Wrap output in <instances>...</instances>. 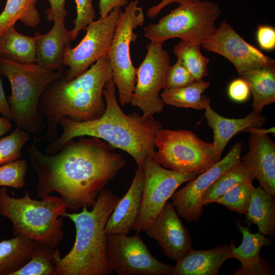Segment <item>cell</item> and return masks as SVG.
I'll list each match as a JSON object with an SVG mask.
<instances>
[{
	"mask_svg": "<svg viewBox=\"0 0 275 275\" xmlns=\"http://www.w3.org/2000/svg\"><path fill=\"white\" fill-rule=\"evenodd\" d=\"M236 223L242 234V240L238 247H236L233 240L230 244L233 258L239 261L241 265L233 273L234 275H268L274 274L272 268L265 259L260 256L261 248L272 244L265 235L258 232L252 233L249 227L243 226L239 221Z\"/></svg>",
	"mask_w": 275,
	"mask_h": 275,
	"instance_id": "18",
	"label": "cell"
},
{
	"mask_svg": "<svg viewBox=\"0 0 275 275\" xmlns=\"http://www.w3.org/2000/svg\"><path fill=\"white\" fill-rule=\"evenodd\" d=\"M204 116L208 125L213 132V142L216 160L221 159L222 153L231 139L239 132H245L250 128H261L265 124L266 119L261 114L251 112L246 117L239 119H230L223 117L211 107L210 100L207 97L204 106Z\"/></svg>",
	"mask_w": 275,
	"mask_h": 275,
	"instance_id": "21",
	"label": "cell"
},
{
	"mask_svg": "<svg viewBox=\"0 0 275 275\" xmlns=\"http://www.w3.org/2000/svg\"><path fill=\"white\" fill-rule=\"evenodd\" d=\"M255 178L249 169L240 160L221 174L208 188L202 198L204 206L214 203L229 189L244 181H253Z\"/></svg>",
	"mask_w": 275,
	"mask_h": 275,
	"instance_id": "29",
	"label": "cell"
},
{
	"mask_svg": "<svg viewBox=\"0 0 275 275\" xmlns=\"http://www.w3.org/2000/svg\"><path fill=\"white\" fill-rule=\"evenodd\" d=\"M28 170V162L25 159H17L1 165L0 186L22 188Z\"/></svg>",
	"mask_w": 275,
	"mask_h": 275,
	"instance_id": "34",
	"label": "cell"
},
{
	"mask_svg": "<svg viewBox=\"0 0 275 275\" xmlns=\"http://www.w3.org/2000/svg\"><path fill=\"white\" fill-rule=\"evenodd\" d=\"M0 58L20 63H36L34 37L20 33L12 26L0 35Z\"/></svg>",
	"mask_w": 275,
	"mask_h": 275,
	"instance_id": "26",
	"label": "cell"
},
{
	"mask_svg": "<svg viewBox=\"0 0 275 275\" xmlns=\"http://www.w3.org/2000/svg\"><path fill=\"white\" fill-rule=\"evenodd\" d=\"M139 4L138 0L131 1L122 11L107 54L123 106L130 102L136 82V69L131 60L130 48L137 38L134 30L145 21L144 11Z\"/></svg>",
	"mask_w": 275,
	"mask_h": 275,
	"instance_id": "9",
	"label": "cell"
},
{
	"mask_svg": "<svg viewBox=\"0 0 275 275\" xmlns=\"http://www.w3.org/2000/svg\"><path fill=\"white\" fill-rule=\"evenodd\" d=\"M80 136L67 142L56 154L49 155L37 147L41 139L34 135L26 150L38 181L39 198L56 191L67 209L93 206L104 187L126 164L121 155L105 141Z\"/></svg>",
	"mask_w": 275,
	"mask_h": 275,
	"instance_id": "1",
	"label": "cell"
},
{
	"mask_svg": "<svg viewBox=\"0 0 275 275\" xmlns=\"http://www.w3.org/2000/svg\"><path fill=\"white\" fill-rule=\"evenodd\" d=\"M115 87L113 78L104 86L102 93L106 107L100 117L88 121L62 118L59 122L62 134L47 145L46 154H55L70 140L88 136L102 139L114 149L126 152L138 167L143 166L147 156L155 158V134L162 128V124L152 115L140 116L135 112L126 115L117 102Z\"/></svg>",
	"mask_w": 275,
	"mask_h": 275,
	"instance_id": "2",
	"label": "cell"
},
{
	"mask_svg": "<svg viewBox=\"0 0 275 275\" xmlns=\"http://www.w3.org/2000/svg\"><path fill=\"white\" fill-rule=\"evenodd\" d=\"M143 167L144 185L141 206L133 228L138 233L145 231L181 185L197 176L164 168L150 156L146 157Z\"/></svg>",
	"mask_w": 275,
	"mask_h": 275,
	"instance_id": "10",
	"label": "cell"
},
{
	"mask_svg": "<svg viewBox=\"0 0 275 275\" xmlns=\"http://www.w3.org/2000/svg\"><path fill=\"white\" fill-rule=\"evenodd\" d=\"M256 38L260 48L265 50H272L275 48V30L269 25L258 26Z\"/></svg>",
	"mask_w": 275,
	"mask_h": 275,
	"instance_id": "38",
	"label": "cell"
},
{
	"mask_svg": "<svg viewBox=\"0 0 275 275\" xmlns=\"http://www.w3.org/2000/svg\"><path fill=\"white\" fill-rule=\"evenodd\" d=\"M38 0H7L0 14V35L20 20L26 25L35 27L40 21L36 5Z\"/></svg>",
	"mask_w": 275,
	"mask_h": 275,
	"instance_id": "28",
	"label": "cell"
},
{
	"mask_svg": "<svg viewBox=\"0 0 275 275\" xmlns=\"http://www.w3.org/2000/svg\"><path fill=\"white\" fill-rule=\"evenodd\" d=\"M233 258L227 243L206 250L191 249L176 261L172 275H217L222 265Z\"/></svg>",
	"mask_w": 275,
	"mask_h": 275,
	"instance_id": "22",
	"label": "cell"
},
{
	"mask_svg": "<svg viewBox=\"0 0 275 275\" xmlns=\"http://www.w3.org/2000/svg\"><path fill=\"white\" fill-rule=\"evenodd\" d=\"M201 47L227 59L234 65L239 75L275 66L273 59L246 42L225 20L222 21L211 37L202 42Z\"/></svg>",
	"mask_w": 275,
	"mask_h": 275,
	"instance_id": "14",
	"label": "cell"
},
{
	"mask_svg": "<svg viewBox=\"0 0 275 275\" xmlns=\"http://www.w3.org/2000/svg\"><path fill=\"white\" fill-rule=\"evenodd\" d=\"M228 93L232 100L242 102L248 99L251 91L246 81L240 77L231 82L228 87Z\"/></svg>",
	"mask_w": 275,
	"mask_h": 275,
	"instance_id": "37",
	"label": "cell"
},
{
	"mask_svg": "<svg viewBox=\"0 0 275 275\" xmlns=\"http://www.w3.org/2000/svg\"><path fill=\"white\" fill-rule=\"evenodd\" d=\"M12 126L10 120L4 117H0V136L10 131Z\"/></svg>",
	"mask_w": 275,
	"mask_h": 275,
	"instance_id": "43",
	"label": "cell"
},
{
	"mask_svg": "<svg viewBox=\"0 0 275 275\" xmlns=\"http://www.w3.org/2000/svg\"><path fill=\"white\" fill-rule=\"evenodd\" d=\"M1 75V72H0ZM0 113L5 118L11 120L12 115L10 107L6 99L0 76Z\"/></svg>",
	"mask_w": 275,
	"mask_h": 275,
	"instance_id": "42",
	"label": "cell"
},
{
	"mask_svg": "<svg viewBox=\"0 0 275 275\" xmlns=\"http://www.w3.org/2000/svg\"><path fill=\"white\" fill-rule=\"evenodd\" d=\"M127 235H107V257L112 271L118 275H172L174 266L155 258L139 233Z\"/></svg>",
	"mask_w": 275,
	"mask_h": 275,
	"instance_id": "11",
	"label": "cell"
},
{
	"mask_svg": "<svg viewBox=\"0 0 275 275\" xmlns=\"http://www.w3.org/2000/svg\"><path fill=\"white\" fill-rule=\"evenodd\" d=\"M63 74L45 88L38 102V111L47 122L42 139L49 143L58 138L57 127L62 118L88 121L103 114L106 105L103 90L113 78L107 55L71 80H65Z\"/></svg>",
	"mask_w": 275,
	"mask_h": 275,
	"instance_id": "3",
	"label": "cell"
},
{
	"mask_svg": "<svg viewBox=\"0 0 275 275\" xmlns=\"http://www.w3.org/2000/svg\"><path fill=\"white\" fill-rule=\"evenodd\" d=\"M76 4V16L73 20L74 28L70 31L72 40H75L79 32L85 30L96 18L93 0H74Z\"/></svg>",
	"mask_w": 275,
	"mask_h": 275,
	"instance_id": "35",
	"label": "cell"
},
{
	"mask_svg": "<svg viewBox=\"0 0 275 275\" xmlns=\"http://www.w3.org/2000/svg\"><path fill=\"white\" fill-rule=\"evenodd\" d=\"M260 186L254 187L245 222L258 226V232L275 236V198Z\"/></svg>",
	"mask_w": 275,
	"mask_h": 275,
	"instance_id": "24",
	"label": "cell"
},
{
	"mask_svg": "<svg viewBox=\"0 0 275 275\" xmlns=\"http://www.w3.org/2000/svg\"><path fill=\"white\" fill-rule=\"evenodd\" d=\"M129 0H99V10L100 17H105L115 8L126 6Z\"/></svg>",
	"mask_w": 275,
	"mask_h": 275,
	"instance_id": "40",
	"label": "cell"
},
{
	"mask_svg": "<svg viewBox=\"0 0 275 275\" xmlns=\"http://www.w3.org/2000/svg\"><path fill=\"white\" fill-rule=\"evenodd\" d=\"M155 159L164 168L200 174L218 161L213 143H208L186 129H161L154 140Z\"/></svg>",
	"mask_w": 275,
	"mask_h": 275,
	"instance_id": "8",
	"label": "cell"
},
{
	"mask_svg": "<svg viewBox=\"0 0 275 275\" xmlns=\"http://www.w3.org/2000/svg\"><path fill=\"white\" fill-rule=\"evenodd\" d=\"M144 232L158 243L167 257L176 261L193 249L191 237L169 202H167Z\"/></svg>",
	"mask_w": 275,
	"mask_h": 275,
	"instance_id": "16",
	"label": "cell"
},
{
	"mask_svg": "<svg viewBox=\"0 0 275 275\" xmlns=\"http://www.w3.org/2000/svg\"><path fill=\"white\" fill-rule=\"evenodd\" d=\"M39 244L21 234L0 241V275H12L20 269L30 260Z\"/></svg>",
	"mask_w": 275,
	"mask_h": 275,
	"instance_id": "23",
	"label": "cell"
},
{
	"mask_svg": "<svg viewBox=\"0 0 275 275\" xmlns=\"http://www.w3.org/2000/svg\"><path fill=\"white\" fill-rule=\"evenodd\" d=\"M240 160L260 186L275 196V143L268 134L250 132L248 151Z\"/></svg>",
	"mask_w": 275,
	"mask_h": 275,
	"instance_id": "17",
	"label": "cell"
},
{
	"mask_svg": "<svg viewBox=\"0 0 275 275\" xmlns=\"http://www.w3.org/2000/svg\"><path fill=\"white\" fill-rule=\"evenodd\" d=\"M119 198L111 190L103 188L92 209L82 208L79 213L65 212L75 227L74 245L63 258L58 249L54 255L56 275H109L112 272L107 257L105 226Z\"/></svg>",
	"mask_w": 275,
	"mask_h": 275,
	"instance_id": "4",
	"label": "cell"
},
{
	"mask_svg": "<svg viewBox=\"0 0 275 275\" xmlns=\"http://www.w3.org/2000/svg\"><path fill=\"white\" fill-rule=\"evenodd\" d=\"M198 0H161L158 4L148 9L147 16L150 18H154L166 7L172 3L178 4L186 2H192Z\"/></svg>",
	"mask_w": 275,
	"mask_h": 275,
	"instance_id": "41",
	"label": "cell"
},
{
	"mask_svg": "<svg viewBox=\"0 0 275 275\" xmlns=\"http://www.w3.org/2000/svg\"><path fill=\"white\" fill-rule=\"evenodd\" d=\"M240 76L246 81L253 94V112L261 114L265 106L275 101V66L248 72Z\"/></svg>",
	"mask_w": 275,
	"mask_h": 275,
	"instance_id": "25",
	"label": "cell"
},
{
	"mask_svg": "<svg viewBox=\"0 0 275 275\" xmlns=\"http://www.w3.org/2000/svg\"><path fill=\"white\" fill-rule=\"evenodd\" d=\"M57 249L39 244L30 260L12 275H56L54 255Z\"/></svg>",
	"mask_w": 275,
	"mask_h": 275,
	"instance_id": "31",
	"label": "cell"
},
{
	"mask_svg": "<svg viewBox=\"0 0 275 275\" xmlns=\"http://www.w3.org/2000/svg\"><path fill=\"white\" fill-rule=\"evenodd\" d=\"M163 44L150 42L146 46V55L136 69V82L130 103L140 108L144 115L159 113L164 106L159 93L164 89L170 62Z\"/></svg>",
	"mask_w": 275,
	"mask_h": 275,
	"instance_id": "12",
	"label": "cell"
},
{
	"mask_svg": "<svg viewBox=\"0 0 275 275\" xmlns=\"http://www.w3.org/2000/svg\"><path fill=\"white\" fill-rule=\"evenodd\" d=\"M201 45L180 41L175 45L173 51L179 58L196 80H200L208 74L209 60L201 51Z\"/></svg>",
	"mask_w": 275,
	"mask_h": 275,
	"instance_id": "30",
	"label": "cell"
},
{
	"mask_svg": "<svg viewBox=\"0 0 275 275\" xmlns=\"http://www.w3.org/2000/svg\"><path fill=\"white\" fill-rule=\"evenodd\" d=\"M144 185L143 167H139L129 189L107 219L104 229L106 235L127 234L133 230L141 209Z\"/></svg>",
	"mask_w": 275,
	"mask_h": 275,
	"instance_id": "19",
	"label": "cell"
},
{
	"mask_svg": "<svg viewBox=\"0 0 275 275\" xmlns=\"http://www.w3.org/2000/svg\"><path fill=\"white\" fill-rule=\"evenodd\" d=\"M1 74L8 79L11 94L8 98L13 120L30 134L42 133L46 127L38 102L45 88L61 77L64 71H53L36 63H20L0 58Z\"/></svg>",
	"mask_w": 275,
	"mask_h": 275,
	"instance_id": "6",
	"label": "cell"
},
{
	"mask_svg": "<svg viewBox=\"0 0 275 275\" xmlns=\"http://www.w3.org/2000/svg\"><path fill=\"white\" fill-rule=\"evenodd\" d=\"M221 14L219 5L210 0L180 4L158 23L144 27V36L150 42L163 43L167 40L177 38L201 46L217 30L215 23Z\"/></svg>",
	"mask_w": 275,
	"mask_h": 275,
	"instance_id": "7",
	"label": "cell"
},
{
	"mask_svg": "<svg viewBox=\"0 0 275 275\" xmlns=\"http://www.w3.org/2000/svg\"><path fill=\"white\" fill-rule=\"evenodd\" d=\"M50 7L46 10V18L49 21L65 20L68 12L65 9V0H48Z\"/></svg>",
	"mask_w": 275,
	"mask_h": 275,
	"instance_id": "39",
	"label": "cell"
},
{
	"mask_svg": "<svg viewBox=\"0 0 275 275\" xmlns=\"http://www.w3.org/2000/svg\"><path fill=\"white\" fill-rule=\"evenodd\" d=\"M253 182L244 181L236 184L217 199L214 203L221 204L238 213L246 215L255 187Z\"/></svg>",
	"mask_w": 275,
	"mask_h": 275,
	"instance_id": "32",
	"label": "cell"
},
{
	"mask_svg": "<svg viewBox=\"0 0 275 275\" xmlns=\"http://www.w3.org/2000/svg\"><path fill=\"white\" fill-rule=\"evenodd\" d=\"M167 71L164 89H173L187 86L197 81L179 58Z\"/></svg>",
	"mask_w": 275,
	"mask_h": 275,
	"instance_id": "36",
	"label": "cell"
},
{
	"mask_svg": "<svg viewBox=\"0 0 275 275\" xmlns=\"http://www.w3.org/2000/svg\"><path fill=\"white\" fill-rule=\"evenodd\" d=\"M210 85V82L203 79L197 80L181 88L163 89L160 97L164 104L203 110L207 97L206 95H203V93Z\"/></svg>",
	"mask_w": 275,
	"mask_h": 275,
	"instance_id": "27",
	"label": "cell"
},
{
	"mask_svg": "<svg viewBox=\"0 0 275 275\" xmlns=\"http://www.w3.org/2000/svg\"><path fill=\"white\" fill-rule=\"evenodd\" d=\"M242 149L241 142L235 143L224 158L175 191L171 198V203L179 217L188 222L200 218L204 207L203 194L221 174L240 160Z\"/></svg>",
	"mask_w": 275,
	"mask_h": 275,
	"instance_id": "15",
	"label": "cell"
},
{
	"mask_svg": "<svg viewBox=\"0 0 275 275\" xmlns=\"http://www.w3.org/2000/svg\"><path fill=\"white\" fill-rule=\"evenodd\" d=\"M66 210L61 197L48 195L37 200L25 190L23 197L16 198L9 195L6 187L0 189V214L12 222L14 236L24 235L45 246L60 245Z\"/></svg>",
	"mask_w": 275,
	"mask_h": 275,
	"instance_id": "5",
	"label": "cell"
},
{
	"mask_svg": "<svg viewBox=\"0 0 275 275\" xmlns=\"http://www.w3.org/2000/svg\"><path fill=\"white\" fill-rule=\"evenodd\" d=\"M121 12V8L116 7L107 16L91 22L80 42L67 49L63 63L68 67L63 76L65 80L75 78L107 55Z\"/></svg>",
	"mask_w": 275,
	"mask_h": 275,
	"instance_id": "13",
	"label": "cell"
},
{
	"mask_svg": "<svg viewBox=\"0 0 275 275\" xmlns=\"http://www.w3.org/2000/svg\"><path fill=\"white\" fill-rule=\"evenodd\" d=\"M53 22L47 33L42 34L38 31L34 34L36 63L48 70L62 71L65 52L71 47V33L65 26V20Z\"/></svg>",
	"mask_w": 275,
	"mask_h": 275,
	"instance_id": "20",
	"label": "cell"
},
{
	"mask_svg": "<svg viewBox=\"0 0 275 275\" xmlns=\"http://www.w3.org/2000/svg\"><path fill=\"white\" fill-rule=\"evenodd\" d=\"M30 139V134L18 127L9 135L1 139L0 166L20 158L22 148Z\"/></svg>",
	"mask_w": 275,
	"mask_h": 275,
	"instance_id": "33",
	"label": "cell"
},
{
	"mask_svg": "<svg viewBox=\"0 0 275 275\" xmlns=\"http://www.w3.org/2000/svg\"><path fill=\"white\" fill-rule=\"evenodd\" d=\"M250 132H254L260 134H267L268 133H274V127H271L268 129H261L260 128H250L245 130Z\"/></svg>",
	"mask_w": 275,
	"mask_h": 275,
	"instance_id": "44",
	"label": "cell"
}]
</instances>
